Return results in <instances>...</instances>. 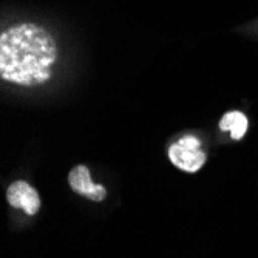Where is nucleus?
<instances>
[{
  "label": "nucleus",
  "mask_w": 258,
  "mask_h": 258,
  "mask_svg": "<svg viewBox=\"0 0 258 258\" xmlns=\"http://www.w3.org/2000/svg\"><path fill=\"white\" fill-rule=\"evenodd\" d=\"M57 60L53 36L36 23H17L0 36V76L22 87L46 84Z\"/></svg>",
  "instance_id": "1"
},
{
  "label": "nucleus",
  "mask_w": 258,
  "mask_h": 258,
  "mask_svg": "<svg viewBox=\"0 0 258 258\" xmlns=\"http://www.w3.org/2000/svg\"><path fill=\"white\" fill-rule=\"evenodd\" d=\"M7 200L13 207L22 209L27 215H34L40 209V198L37 190L25 181L13 182L7 190Z\"/></svg>",
  "instance_id": "2"
},
{
  "label": "nucleus",
  "mask_w": 258,
  "mask_h": 258,
  "mask_svg": "<svg viewBox=\"0 0 258 258\" xmlns=\"http://www.w3.org/2000/svg\"><path fill=\"white\" fill-rule=\"evenodd\" d=\"M68 182L72 185V189L91 200V201H102L105 197H107V190L105 187L99 185V184H95L91 181V176H90V170L88 167L85 166H76L72 169L68 175Z\"/></svg>",
  "instance_id": "3"
},
{
  "label": "nucleus",
  "mask_w": 258,
  "mask_h": 258,
  "mask_svg": "<svg viewBox=\"0 0 258 258\" xmlns=\"http://www.w3.org/2000/svg\"><path fill=\"white\" fill-rule=\"evenodd\" d=\"M169 158L175 167L184 172H198L207 159V155L201 149H189L179 143H175L169 149Z\"/></svg>",
  "instance_id": "4"
},
{
  "label": "nucleus",
  "mask_w": 258,
  "mask_h": 258,
  "mask_svg": "<svg viewBox=\"0 0 258 258\" xmlns=\"http://www.w3.org/2000/svg\"><path fill=\"white\" fill-rule=\"evenodd\" d=\"M220 130L229 132L232 139L240 141L247 130V118L241 111H229L220 121Z\"/></svg>",
  "instance_id": "5"
},
{
  "label": "nucleus",
  "mask_w": 258,
  "mask_h": 258,
  "mask_svg": "<svg viewBox=\"0 0 258 258\" xmlns=\"http://www.w3.org/2000/svg\"><path fill=\"white\" fill-rule=\"evenodd\" d=\"M178 143L184 147H189V149H201V141L195 136H190V135L181 138Z\"/></svg>",
  "instance_id": "6"
}]
</instances>
